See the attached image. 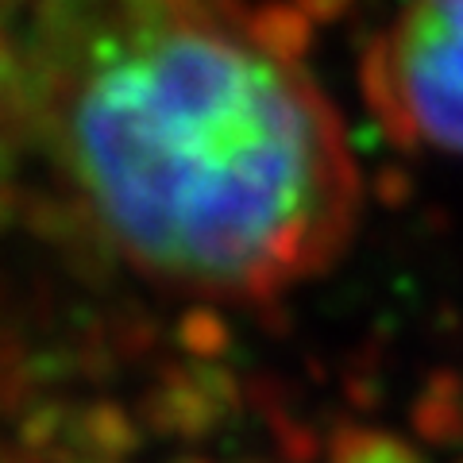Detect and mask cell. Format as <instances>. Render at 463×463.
Returning <instances> with one entry per match:
<instances>
[{"instance_id": "7a4b0ae2", "label": "cell", "mask_w": 463, "mask_h": 463, "mask_svg": "<svg viewBox=\"0 0 463 463\" xmlns=\"http://www.w3.org/2000/svg\"><path fill=\"white\" fill-rule=\"evenodd\" d=\"M367 93L398 139L463 155V0H405L371 47Z\"/></svg>"}, {"instance_id": "6da1fadb", "label": "cell", "mask_w": 463, "mask_h": 463, "mask_svg": "<svg viewBox=\"0 0 463 463\" xmlns=\"http://www.w3.org/2000/svg\"><path fill=\"white\" fill-rule=\"evenodd\" d=\"M27 70L62 178L151 279L267 298L352 236L359 170L332 100L213 0H43Z\"/></svg>"}]
</instances>
